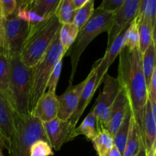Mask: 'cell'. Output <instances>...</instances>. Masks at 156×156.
Wrapping results in <instances>:
<instances>
[{"instance_id":"1","label":"cell","mask_w":156,"mask_h":156,"mask_svg":"<svg viewBox=\"0 0 156 156\" xmlns=\"http://www.w3.org/2000/svg\"><path fill=\"white\" fill-rule=\"evenodd\" d=\"M117 79L126 94L133 117L143 135L148 86L143 70L142 53L139 49L129 50L123 47L119 54Z\"/></svg>"},{"instance_id":"2","label":"cell","mask_w":156,"mask_h":156,"mask_svg":"<svg viewBox=\"0 0 156 156\" xmlns=\"http://www.w3.org/2000/svg\"><path fill=\"white\" fill-rule=\"evenodd\" d=\"M114 16V12L104 10L99 7L94 9L91 18L79 30L74 43L65 55L69 56L71 59V75L69 81V85H73L82 53L90 43L99 34L109 32L112 26Z\"/></svg>"},{"instance_id":"3","label":"cell","mask_w":156,"mask_h":156,"mask_svg":"<svg viewBox=\"0 0 156 156\" xmlns=\"http://www.w3.org/2000/svg\"><path fill=\"white\" fill-rule=\"evenodd\" d=\"M62 24L56 15L36 24H29L28 31L21 50V59L29 68H32L41 59Z\"/></svg>"},{"instance_id":"4","label":"cell","mask_w":156,"mask_h":156,"mask_svg":"<svg viewBox=\"0 0 156 156\" xmlns=\"http://www.w3.org/2000/svg\"><path fill=\"white\" fill-rule=\"evenodd\" d=\"M10 105L17 116L30 114L29 100L31 88L32 71L17 56L9 58Z\"/></svg>"},{"instance_id":"5","label":"cell","mask_w":156,"mask_h":156,"mask_svg":"<svg viewBox=\"0 0 156 156\" xmlns=\"http://www.w3.org/2000/svg\"><path fill=\"white\" fill-rule=\"evenodd\" d=\"M65 54L58 33L44 56L31 68V88L29 100L30 114L38 99L47 91V82L55 66L62 60Z\"/></svg>"},{"instance_id":"6","label":"cell","mask_w":156,"mask_h":156,"mask_svg":"<svg viewBox=\"0 0 156 156\" xmlns=\"http://www.w3.org/2000/svg\"><path fill=\"white\" fill-rule=\"evenodd\" d=\"M39 140H47L43 123L32 114L15 115V130L9 148V156H30L31 146Z\"/></svg>"},{"instance_id":"7","label":"cell","mask_w":156,"mask_h":156,"mask_svg":"<svg viewBox=\"0 0 156 156\" xmlns=\"http://www.w3.org/2000/svg\"><path fill=\"white\" fill-rule=\"evenodd\" d=\"M3 27L5 54L8 58L20 56L28 31L29 24L19 19L15 13L4 20Z\"/></svg>"},{"instance_id":"8","label":"cell","mask_w":156,"mask_h":156,"mask_svg":"<svg viewBox=\"0 0 156 156\" xmlns=\"http://www.w3.org/2000/svg\"><path fill=\"white\" fill-rule=\"evenodd\" d=\"M104 87L101 91L93 110L98 119L100 129H105L109 120L111 110L117 95L120 85L117 78L107 73L103 79Z\"/></svg>"},{"instance_id":"9","label":"cell","mask_w":156,"mask_h":156,"mask_svg":"<svg viewBox=\"0 0 156 156\" xmlns=\"http://www.w3.org/2000/svg\"><path fill=\"white\" fill-rule=\"evenodd\" d=\"M140 5V0H124L123 4L114 12L112 26L108 33L107 48L111 45L117 35L136 17Z\"/></svg>"},{"instance_id":"10","label":"cell","mask_w":156,"mask_h":156,"mask_svg":"<svg viewBox=\"0 0 156 156\" xmlns=\"http://www.w3.org/2000/svg\"><path fill=\"white\" fill-rule=\"evenodd\" d=\"M15 130V114L0 91V146L9 150Z\"/></svg>"},{"instance_id":"11","label":"cell","mask_w":156,"mask_h":156,"mask_svg":"<svg viewBox=\"0 0 156 156\" xmlns=\"http://www.w3.org/2000/svg\"><path fill=\"white\" fill-rule=\"evenodd\" d=\"M96 83H97V67L94 64L91 72L89 73V75L87 76V82L80 94L77 107L68 120L69 125V127L72 131L76 127V125H77L79 119L82 117V114L85 111V108H87L89 102L91 101L94 92L98 89Z\"/></svg>"},{"instance_id":"12","label":"cell","mask_w":156,"mask_h":156,"mask_svg":"<svg viewBox=\"0 0 156 156\" xmlns=\"http://www.w3.org/2000/svg\"><path fill=\"white\" fill-rule=\"evenodd\" d=\"M86 82L87 78L75 86L73 85H69L68 88L63 94L59 95V97L57 96L59 105L57 117L59 120L67 121L71 117L77 107L80 94Z\"/></svg>"},{"instance_id":"13","label":"cell","mask_w":156,"mask_h":156,"mask_svg":"<svg viewBox=\"0 0 156 156\" xmlns=\"http://www.w3.org/2000/svg\"><path fill=\"white\" fill-rule=\"evenodd\" d=\"M47 140L52 149L59 151L64 143L70 141L72 129L68 120L63 121L58 117L47 123H43Z\"/></svg>"},{"instance_id":"14","label":"cell","mask_w":156,"mask_h":156,"mask_svg":"<svg viewBox=\"0 0 156 156\" xmlns=\"http://www.w3.org/2000/svg\"><path fill=\"white\" fill-rule=\"evenodd\" d=\"M126 27H125L115 38L111 45L107 48L105 56L95 62L97 67V88L103 82L104 77L108 73L110 66L112 65L116 58L119 56L121 50L124 47V35Z\"/></svg>"},{"instance_id":"15","label":"cell","mask_w":156,"mask_h":156,"mask_svg":"<svg viewBox=\"0 0 156 156\" xmlns=\"http://www.w3.org/2000/svg\"><path fill=\"white\" fill-rule=\"evenodd\" d=\"M58 108L59 105L56 93L46 91L38 99L30 114L37 117L43 123H47L57 117Z\"/></svg>"},{"instance_id":"16","label":"cell","mask_w":156,"mask_h":156,"mask_svg":"<svg viewBox=\"0 0 156 156\" xmlns=\"http://www.w3.org/2000/svg\"><path fill=\"white\" fill-rule=\"evenodd\" d=\"M127 98L126 94L120 87L117 95L111 110L109 120L105 129H106L113 137L124 120L127 110L129 108Z\"/></svg>"},{"instance_id":"17","label":"cell","mask_w":156,"mask_h":156,"mask_svg":"<svg viewBox=\"0 0 156 156\" xmlns=\"http://www.w3.org/2000/svg\"><path fill=\"white\" fill-rule=\"evenodd\" d=\"M143 136L145 150L146 153H147L156 146V120L154 118L152 113L151 105L149 100L147 101L145 108Z\"/></svg>"},{"instance_id":"18","label":"cell","mask_w":156,"mask_h":156,"mask_svg":"<svg viewBox=\"0 0 156 156\" xmlns=\"http://www.w3.org/2000/svg\"><path fill=\"white\" fill-rule=\"evenodd\" d=\"M100 130L97 117L92 108L81 124L72 131L70 140H73L79 136H85L88 140L91 141L98 134Z\"/></svg>"},{"instance_id":"19","label":"cell","mask_w":156,"mask_h":156,"mask_svg":"<svg viewBox=\"0 0 156 156\" xmlns=\"http://www.w3.org/2000/svg\"><path fill=\"white\" fill-rule=\"evenodd\" d=\"M143 143V137L141 131L132 117L123 156H135L138 153Z\"/></svg>"},{"instance_id":"20","label":"cell","mask_w":156,"mask_h":156,"mask_svg":"<svg viewBox=\"0 0 156 156\" xmlns=\"http://www.w3.org/2000/svg\"><path fill=\"white\" fill-rule=\"evenodd\" d=\"M136 18L139 30V50L143 54L151 43L155 40V28L152 27L151 23L146 18L138 17Z\"/></svg>"},{"instance_id":"21","label":"cell","mask_w":156,"mask_h":156,"mask_svg":"<svg viewBox=\"0 0 156 156\" xmlns=\"http://www.w3.org/2000/svg\"><path fill=\"white\" fill-rule=\"evenodd\" d=\"M60 1L61 0H35L27 9L47 19L55 15Z\"/></svg>"},{"instance_id":"22","label":"cell","mask_w":156,"mask_h":156,"mask_svg":"<svg viewBox=\"0 0 156 156\" xmlns=\"http://www.w3.org/2000/svg\"><path fill=\"white\" fill-rule=\"evenodd\" d=\"M155 55V40H154L142 54L143 70L148 87L150 83L153 72L156 69Z\"/></svg>"},{"instance_id":"23","label":"cell","mask_w":156,"mask_h":156,"mask_svg":"<svg viewBox=\"0 0 156 156\" xmlns=\"http://www.w3.org/2000/svg\"><path fill=\"white\" fill-rule=\"evenodd\" d=\"M132 112H131L130 108H128L127 112L125 116L124 120H123L122 123L120 124V127L116 132L115 135L113 137L114 140V146L118 149L119 152L123 155L124 152L125 146H126V140H127L128 133L129 129V123H130L131 118H132Z\"/></svg>"},{"instance_id":"24","label":"cell","mask_w":156,"mask_h":156,"mask_svg":"<svg viewBox=\"0 0 156 156\" xmlns=\"http://www.w3.org/2000/svg\"><path fill=\"white\" fill-rule=\"evenodd\" d=\"M94 149L98 156H105L114 146L113 136L105 129H101L98 134L91 140Z\"/></svg>"},{"instance_id":"25","label":"cell","mask_w":156,"mask_h":156,"mask_svg":"<svg viewBox=\"0 0 156 156\" xmlns=\"http://www.w3.org/2000/svg\"><path fill=\"white\" fill-rule=\"evenodd\" d=\"M0 91L10 104L9 58L2 48H0Z\"/></svg>"},{"instance_id":"26","label":"cell","mask_w":156,"mask_h":156,"mask_svg":"<svg viewBox=\"0 0 156 156\" xmlns=\"http://www.w3.org/2000/svg\"><path fill=\"white\" fill-rule=\"evenodd\" d=\"M76 9L72 0H61L55 15L61 24L73 23Z\"/></svg>"},{"instance_id":"27","label":"cell","mask_w":156,"mask_h":156,"mask_svg":"<svg viewBox=\"0 0 156 156\" xmlns=\"http://www.w3.org/2000/svg\"><path fill=\"white\" fill-rule=\"evenodd\" d=\"M79 28L73 23L62 24L59 31V41L66 53L77 37ZM66 55V54H65Z\"/></svg>"},{"instance_id":"28","label":"cell","mask_w":156,"mask_h":156,"mask_svg":"<svg viewBox=\"0 0 156 156\" xmlns=\"http://www.w3.org/2000/svg\"><path fill=\"white\" fill-rule=\"evenodd\" d=\"M124 47L129 50L139 49V30L136 18L127 26L124 35Z\"/></svg>"},{"instance_id":"29","label":"cell","mask_w":156,"mask_h":156,"mask_svg":"<svg viewBox=\"0 0 156 156\" xmlns=\"http://www.w3.org/2000/svg\"><path fill=\"white\" fill-rule=\"evenodd\" d=\"M94 10V0H89L84 5L76 10L73 24L79 28H82L84 24L91 18Z\"/></svg>"},{"instance_id":"30","label":"cell","mask_w":156,"mask_h":156,"mask_svg":"<svg viewBox=\"0 0 156 156\" xmlns=\"http://www.w3.org/2000/svg\"><path fill=\"white\" fill-rule=\"evenodd\" d=\"M136 17L145 18L155 28L156 0H140V9Z\"/></svg>"},{"instance_id":"31","label":"cell","mask_w":156,"mask_h":156,"mask_svg":"<svg viewBox=\"0 0 156 156\" xmlns=\"http://www.w3.org/2000/svg\"><path fill=\"white\" fill-rule=\"evenodd\" d=\"M30 154V156H53L54 152L47 140H39L31 146Z\"/></svg>"},{"instance_id":"32","label":"cell","mask_w":156,"mask_h":156,"mask_svg":"<svg viewBox=\"0 0 156 156\" xmlns=\"http://www.w3.org/2000/svg\"><path fill=\"white\" fill-rule=\"evenodd\" d=\"M15 15L19 19L22 20L28 24H36V23L41 22L45 20V18L37 15L36 13L29 10L24 6H18L15 12Z\"/></svg>"},{"instance_id":"33","label":"cell","mask_w":156,"mask_h":156,"mask_svg":"<svg viewBox=\"0 0 156 156\" xmlns=\"http://www.w3.org/2000/svg\"><path fill=\"white\" fill-rule=\"evenodd\" d=\"M62 59L57 62L56 66H55L54 69H53V72L50 74V77H49L48 82H47V92L50 93H56V86H57L58 82H59V77L61 75V71H62Z\"/></svg>"},{"instance_id":"34","label":"cell","mask_w":156,"mask_h":156,"mask_svg":"<svg viewBox=\"0 0 156 156\" xmlns=\"http://www.w3.org/2000/svg\"><path fill=\"white\" fill-rule=\"evenodd\" d=\"M18 7V0H0V9L5 19L14 15Z\"/></svg>"},{"instance_id":"35","label":"cell","mask_w":156,"mask_h":156,"mask_svg":"<svg viewBox=\"0 0 156 156\" xmlns=\"http://www.w3.org/2000/svg\"><path fill=\"white\" fill-rule=\"evenodd\" d=\"M123 2L124 0H102L99 8L108 12H115Z\"/></svg>"},{"instance_id":"36","label":"cell","mask_w":156,"mask_h":156,"mask_svg":"<svg viewBox=\"0 0 156 156\" xmlns=\"http://www.w3.org/2000/svg\"><path fill=\"white\" fill-rule=\"evenodd\" d=\"M148 100L150 102H156V69L153 72L148 87Z\"/></svg>"},{"instance_id":"37","label":"cell","mask_w":156,"mask_h":156,"mask_svg":"<svg viewBox=\"0 0 156 156\" xmlns=\"http://www.w3.org/2000/svg\"><path fill=\"white\" fill-rule=\"evenodd\" d=\"M5 47V33L2 24H0V48L4 50Z\"/></svg>"},{"instance_id":"38","label":"cell","mask_w":156,"mask_h":156,"mask_svg":"<svg viewBox=\"0 0 156 156\" xmlns=\"http://www.w3.org/2000/svg\"><path fill=\"white\" fill-rule=\"evenodd\" d=\"M88 1H89V0H72L73 5H74L75 9L76 10L80 7H82V5H84Z\"/></svg>"},{"instance_id":"39","label":"cell","mask_w":156,"mask_h":156,"mask_svg":"<svg viewBox=\"0 0 156 156\" xmlns=\"http://www.w3.org/2000/svg\"><path fill=\"white\" fill-rule=\"evenodd\" d=\"M105 156H123V155H122V154L119 152L118 149L114 146L112 149L108 152V154H107Z\"/></svg>"},{"instance_id":"40","label":"cell","mask_w":156,"mask_h":156,"mask_svg":"<svg viewBox=\"0 0 156 156\" xmlns=\"http://www.w3.org/2000/svg\"><path fill=\"white\" fill-rule=\"evenodd\" d=\"M135 156H146V150H145V147H144V143H143V146H141L140 149L139 150L138 153H137Z\"/></svg>"},{"instance_id":"41","label":"cell","mask_w":156,"mask_h":156,"mask_svg":"<svg viewBox=\"0 0 156 156\" xmlns=\"http://www.w3.org/2000/svg\"><path fill=\"white\" fill-rule=\"evenodd\" d=\"M146 156H156V146L155 147H154L150 152L146 153Z\"/></svg>"},{"instance_id":"42","label":"cell","mask_w":156,"mask_h":156,"mask_svg":"<svg viewBox=\"0 0 156 156\" xmlns=\"http://www.w3.org/2000/svg\"><path fill=\"white\" fill-rule=\"evenodd\" d=\"M4 20H5V18H3L2 14V12H1V9H0V24H3V22H4Z\"/></svg>"},{"instance_id":"43","label":"cell","mask_w":156,"mask_h":156,"mask_svg":"<svg viewBox=\"0 0 156 156\" xmlns=\"http://www.w3.org/2000/svg\"><path fill=\"white\" fill-rule=\"evenodd\" d=\"M35 0H27V5H26L25 6H24V7H28V6H30V5L32 4V3L34 2Z\"/></svg>"},{"instance_id":"44","label":"cell","mask_w":156,"mask_h":156,"mask_svg":"<svg viewBox=\"0 0 156 156\" xmlns=\"http://www.w3.org/2000/svg\"><path fill=\"white\" fill-rule=\"evenodd\" d=\"M0 156H4V155H3V153H2V150H1V148H0Z\"/></svg>"}]
</instances>
